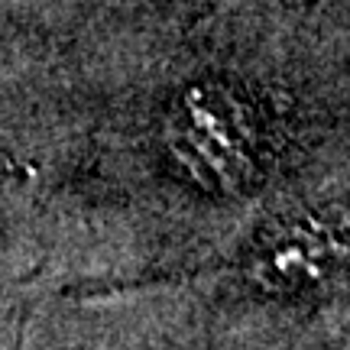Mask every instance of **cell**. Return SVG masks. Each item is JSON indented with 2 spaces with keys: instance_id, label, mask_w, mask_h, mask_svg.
Listing matches in <instances>:
<instances>
[{
  "instance_id": "obj_1",
  "label": "cell",
  "mask_w": 350,
  "mask_h": 350,
  "mask_svg": "<svg viewBox=\"0 0 350 350\" xmlns=\"http://www.w3.org/2000/svg\"><path fill=\"white\" fill-rule=\"evenodd\" d=\"M175 159L214 191H234L253 178L256 130L250 107L221 85H198L178 100L169 120Z\"/></svg>"
},
{
  "instance_id": "obj_2",
  "label": "cell",
  "mask_w": 350,
  "mask_h": 350,
  "mask_svg": "<svg viewBox=\"0 0 350 350\" xmlns=\"http://www.w3.org/2000/svg\"><path fill=\"white\" fill-rule=\"evenodd\" d=\"M20 334H23V312L0 308V350H16Z\"/></svg>"
},
{
  "instance_id": "obj_3",
  "label": "cell",
  "mask_w": 350,
  "mask_h": 350,
  "mask_svg": "<svg viewBox=\"0 0 350 350\" xmlns=\"http://www.w3.org/2000/svg\"><path fill=\"white\" fill-rule=\"evenodd\" d=\"M3 175H7V169H3V163H0V185H3Z\"/></svg>"
}]
</instances>
